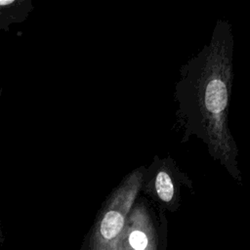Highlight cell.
<instances>
[{
	"label": "cell",
	"mask_w": 250,
	"mask_h": 250,
	"mask_svg": "<svg viewBox=\"0 0 250 250\" xmlns=\"http://www.w3.org/2000/svg\"><path fill=\"white\" fill-rule=\"evenodd\" d=\"M233 37L230 23L218 21L212 37L181 69L176 85L178 122L185 138L195 136L236 181L241 180L238 148L229 128Z\"/></svg>",
	"instance_id": "cell-1"
},
{
	"label": "cell",
	"mask_w": 250,
	"mask_h": 250,
	"mask_svg": "<svg viewBox=\"0 0 250 250\" xmlns=\"http://www.w3.org/2000/svg\"><path fill=\"white\" fill-rule=\"evenodd\" d=\"M143 181V173L135 170L111 193L97 224L94 250H117L126 219L137 200Z\"/></svg>",
	"instance_id": "cell-2"
},
{
	"label": "cell",
	"mask_w": 250,
	"mask_h": 250,
	"mask_svg": "<svg viewBox=\"0 0 250 250\" xmlns=\"http://www.w3.org/2000/svg\"><path fill=\"white\" fill-rule=\"evenodd\" d=\"M168 222L144 200L134 203L125 222L117 250H167Z\"/></svg>",
	"instance_id": "cell-3"
},
{
	"label": "cell",
	"mask_w": 250,
	"mask_h": 250,
	"mask_svg": "<svg viewBox=\"0 0 250 250\" xmlns=\"http://www.w3.org/2000/svg\"><path fill=\"white\" fill-rule=\"evenodd\" d=\"M152 195L156 201L170 212L178 209L179 202L176 197L175 185L170 173L165 168L157 170L151 187Z\"/></svg>",
	"instance_id": "cell-4"
}]
</instances>
